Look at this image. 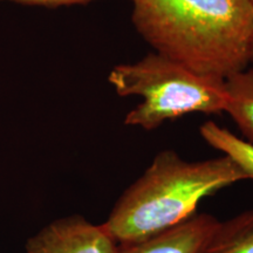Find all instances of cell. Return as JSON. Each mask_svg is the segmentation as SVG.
I'll use <instances>...</instances> for the list:
<instances>
[{"label": "cell", "mask_w": 253, "mask_h": 253, "mask_svg": "<svg viewBox=\"0 0 253 253\" xmlns=\"http://www.w3.org/2000/svg\"><path fill=\"white\" fill-rule=\"evenodd\" d=\"M131 20L160 54L226 79L251 62L252 0H130Z\"/></svg>", "instance_id": "obj_1"}, {"label": "cell", "mask_w": 253, "mask_h": 253, "mask_svg": "<svg viewBox=\"0 0 253 253\" xmlns=\"http://www.w3.org/2000/svg\"><path fill=\"white\" fill-rule=\"evenodd\" d=\"M251 61H253V45H252V52H251Z\"/></svg>", "instance_id": "obj_10"}, {"label": "cell", "mask_w": 253, "mask_h": 253, "mask_svg": "<svg viewBox=\"0 0 253 253\" xmlns=\"http://www.w3.org/2000/svg\"><path fill=\"white\" fill-rule=\"evenodd\" d=\"M13 1L24 2V4L30 5H42L49 6V7H55V6L61 5H73V4H86L91 0H13Z\"/></svg>", "instance_id": "obj_9"}, {"label": "cell", "mask_w": 253, "mask_h": 253, "mask_svg": "<svg viewBox=\"0 0 253 253\" xmlns=\"http://www.w3.org/2000/svg\"><path fill=\"white\" fill-rule=\"evenodd\" d=\"M202 137L220 150L224 155L232 158L244 170L248 179H253V145L242 138L237 137L230 130L221 128L212 121L205 122L199 128Z\"/></svg>", "instance_id": "obj_8"}, {"label": "cell", "mask_w": 253, "mask_h": 253, "mask_svg": "<svg viewBox=\"0 0 253 253\" xmlns=\"http://www.w3.org/2000/svg\"><path fill=\"white\" fill-rule=\"evenodd\" d=\"M252 1H253V0H252Z\"/></svg>", "instance_id": "obj_11"}, {"label": "cell", "mask_w": 253, "mask_h": 253, "mask_svg": "<svg viewBox=\"0 0 253 253\" xmlns=\"http://www.w3.org/2000/svg\"><path fill=\"white\" fill-rule=\"evenodd\" d=\"M108 80L121 96L142 97L125 125L154 130L186 114H220L225 109V79L205 75L155 52L135 63L119 65Z\"/></svg>", "instance_id": "obj_3"}, {"label": "cell", "mask_w": 253, "mask_h": 253, "mask_svg": "<svg viewBox=\"0 0 253 253\" xmlns=\"http://www.w3.org/2000/svg\"><path fill=\"white\" fill-rule=\"evenodd\" d=\"M119 243L103 224L80 214L50 221L27 239L26 253H115Z\"/></svg>", "instance_id": "obj_4"}, {"label": "cell", "mask_w": 253, "mask_h": 253, "mask_svg": "<svg viewBox=\"0 0 253 253\" xmlns=\"http://www.w3.org/2000/svg\"><path fill=\"white\" fill-rule=\"evenodd\" d=\"M202 253H253V209L219 220Z\"/></svg>", "instance_id": "obj_7"}, {"label": "cell", "mask_w": 253, "mask_h": 253, "mask_svg": "<svg viewBox=\"0 0 253 253\" xmlns=\"http://www.w3.org/2000/svg\"><path fill=\"white\" fill-rule=\"evenodd\" d=\"M218 223L212 214L197 212L157 235L119 244L115 253H202Z\"/></svg>", "instance_id": "obj_5"}, {"label": "cell", "mask_w": 253, "mask_h": 253, "mask_svg": "<svg viewBox=\"0 0 253 253\" xmlns=\"http://www.w3.org/2000/svg\"><path fill=\"white\" fill-rule=\"evenodd\" d=\"M225 90L224 112L233 119L246 142L253 145V68L227 77Z\"/></svg>", "instance_id": "obj_6"}, {"label": "cell", "mask_w": 253, "mask_h": 253, "mask_svg": "<svg viewBox=\"0 0 253 253\" xmlns=\"http://www.w3.org/2000/svg\"><path fill=\"white\" fill-rule=\"evenodd\" d=\"M245 179L244 170L227 155L191 162L162 150L102 224L119 244L137 242L183 223L197 213L204 198Z\"/></svg>", "instance_id": "obj_2"}]
</instances>
